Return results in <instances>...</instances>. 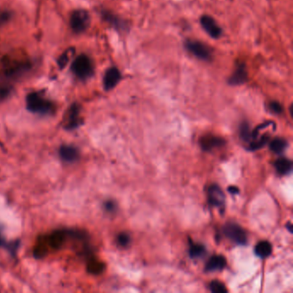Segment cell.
Instances as JSON below:
<instances>
[{"mask_svg": "<svg viewBox=\"0 0 293 293\" xmlns=\"http://www.w3.org/2000/svg\"><path fill=\"white\" fill-rule=\"evenodd\" d=\"M28 110L40 114H51L55 111L54 104L38 93H31L27 96Z\"/></svg>", "mask_w": 293, "mask_h": 293, "instance_id": "6da1fadb", "label": "cell"}, {"mask_svg": "<svg viewBox=\"0 0 293 293\" xmlns=\"http://www.w3.org/2000/svg\"><path fill=\"white\" fill-rule=\"evenodd\" d=\"M73 73L81 79H86L93 73V64L87 55H80L74 59L72 65Z\"/></svg>", "mask_w": 293, "mask_h": 293, "instance_id": "7a4b0ae2", "label": "cell"}, {"mask_svg": "<svg viewBox=\"0 0 293 293\" xmlns=\"http://www.w3.org/2000/svg\"><path fill=\"white\" fill-rule=\"evenodd\" d=\"M91 22V18L88 12L84 10H77L74 11L71 16V27L76 33H82L88 29Z\"/></svg>", "mask_w": 293, "mask_h": 293, "instance_id": "3957f363", "label": "cell"}, {"mask_svg": "<svg viewBox=\"0 0 293 293\" xmlns=\"http://www.w3.org/2000/svg\"><path fill=\"white\" fill-rule=\"evenodd\" d=\"M187 51L201 60H210L212 58V50L205 44L197 40H187L186 42Z\"/></svg>", "mask_w": 293, "mask_h": 293, "instance_id": "277c9868", "label": "cell"}, {"mask_svg": "<svg viewBox=\"0 0 293 293\" xmlns=\"http://www.w3.org/2000/svg\"><path fill=\"white\" fill-rule=\"evenodd\" d=\"M224 233L228 238L231 239V241L244 245L247 242V235L243 229L240 225L237 224H227L224 227Z\"/></svg>", "mask_w": 293, "mask_h": 293, "instance_id": "5b68a950", "label": "cell"}, {"mask_svg": "<svg viewBox=\"0 0 293 293\" xmlns=\"http://www.w3.org/2000/svg\"><path fill=\"white\" fill-rule=\"evenodd\" d=\"M201 23L202 28L212 38L218 39L221 37L222 30L213 18H211L209 16H203L201 19Z\"/></svg>", "mask_w": 293, "mask_h": 293, "instance_id": "8992f818", "label": "cell"}, {"mask_svg": "<svg viewBox=\"0 0 293 293\" xmlns=\"http://www.w3.org/2000/svg\"><path fill=\"white\" fill-rule=\"evenodd\" d=\"M209 201L211 205L216 206L220 210H224L225 204V196L224 192L217 185H212L209 187L208 190Z\"/></svg>", "mask_w": 293, "mask_h": 293, "instance_id": "52a82bcc", "label": "cell"}, {"mask_svg": "<svg viewBox=\"0 0 293 293\" xmlns=\"http://www.w3.org/2000/svg\"><path fill=\"white\" fill-rule=\"evenodd\" d=\"M121 73L117 68H115V67L110 68L107 71L106 73L104 75V78H103L104 88L106 91L112 90L117 85L118 83L121 80Z\"/></svg>", "mask_w": 293, "mask_h": 293, "instance_id": "ba28073f", "label": "cell"}, {"mask_svg": "<svg viewBox=\"0 0 293 293\" xmlns=\"http://www.w3.org/2000/svg\"><path fill=\"white\" fill-rule=\"evenodd\" d=\"M247 70L243 63H239L235 70L234 73L230 77L229 84L232 85H239L244 84L247 81Z\"/></svg>", "mask_w": 293, "mask_h": 293, "instance_id": "9c48e42d", "label": "cell"}, {"mask_svg": "<svg viewBox=\"0 0 293 293\" xmlns=\"http://www.w3.org/2000/svg\"><path fill=\"white\" fill-rule=\"evenodd\" d=\"M80 108L77 104H73L70 108L67 118V125L66 128L68 129H75L79 127L80 125Z\"/></svg>", "mask_w": 293, "mask_h": 293, "instance_id": "30bf717a", "label": "cell"}, {"mask_svg": "<svg viewBox=\"0 0 293 293\" xmlns=\"http://www.w3.org/2000/svg\"><path fill=\"white\" fill-rule=\"evenodd\" d=\"M59 156L64 161L73 163L77 161L79 157V152L76 147L70 145H65L59 149Z\"/></svg>", "mask_w": 293, "mask_h": 293, "instance_id": "8fae6325", "label": "cell"}, {"mask_svg": "<svg viewBox=\"0 0 293 293\" xmlns=\"http://www.w3.org/2000/svg\"><path fill=\"white\" fill-rule=\"evenodd\" d=\"M226 265V259L222 256H214L205 265V270L208 272L222 270Z\"/></svg>", "mask_w": 293, "mask_h": 293, "instance_id": "7c38bea8", "label": "cell"}, {"mask_svg": "<svg viewBox=\"0 0 293 293\" xmlns=\"http://www.w3.org/2000/svg\"><path fill=\"white\" fill-rule=\"evenodd\" d=\"M224 144V139H221L220 137H215V136H207L201 140V145L202 149L204 150H212L215 147L223 146Z\"/></svg>", "mask_w": 293, "mask_h": 293, "instance_id": "4fadbf2b", "label": "cell"}, {"mask_svg": "<svg viewBox=\"0 0 293 293\" xmlns=\"http://www.w3.org/2000/svg\"><path fill=\"white\" fill-rule=\"evenodd\" d=\"M66 235L65 231H55L49 236L48 245L53 249H59L63 245V242L66 239Z\"/></svg>", "mask_w": 293, "mask_h": 293, "instance_id": "5bb4252c", "label": "cell"}, {"mask_svg": "<svg viewBox=\"0 0 293 293\" xmlns=\"http://www.w3.org/2000/svg\"><path fill=\"white\" fill-rule=\"evenodd\" d=\"M275 166L280 175H287L293 169L292 162L285 158H278V160L275 162Z\"/></svg>", "mask_w": 293, "mask_h": 293, "instance_id": "9a60e30c", "label": "cell"}, {"mask_svg": "<svg viewBox=\"0 0 293 293\" xmlns=\"http://www.w3.org/2000/svg\"><path fill=\"white\" fill-rule=\"evenodd\" d=\"M256 254L260 258H267L272 253V245L267 241H261L256 246Z\"/></svg>", "mask_w": 293, "mask_h": 293, "instance_id": "2e32d148", "label": "cell"}, {"mask_svg": "<svg viewBox=\"0 0 293 293\" xmlns=\"http://www.w3.org/2000/svg\"><path fill=\"white\" fill-rule=\"evenodd\" d=\"M286 146H287V143H286L285 139L277 138V139H274L272 141L271 144H270V149L275 153L280 154V153H282L284 150H286Z\"/></svg>", "mask_w": 293, "mask_h": 293, "instance_id": "e0dca14e", "label": "cell"}, {"mask_svg": "<svg viewBox=\"0 0 293 293\" xmlns=\"http://www.w3.org/2000/svg\"><path fill=\"white\" fill-rule=\"evenodd\" d=\"M74 53H75V50H74L73 48H69L66 51L64 52L62 55H60V57L58 59V65H59L60 68H64V67H66L67 66V64L69 63L70 59L73 58Z\"/></svg>", "mask_w": 293, "mask_h": 293, "instance_id": "ac0fdd59", "label": "cell"}, {"mask_svg": "<svg viewBox=\"0 0 293 293\" xmlns=\"http://www.w3.org/2000/svg\"><path fill=\"white\" fill-rule=\"evenodd\" d=\"M204 253H205V248L200 244H193L189 249V256L193 259L201 256Z\"/></svg>", "mask_w": 293, "mask_h": 293, "instance_id": "d6986e66", "label": "cell"}, {"mask_svg": "<svg viewBox=\"0 0 293 293\" xmlns=\"http://www.w3.org/2000/svg\"><path fill=\"white\" fill-rule=\"evenodd\" d=\"M104 269V265L98 260H92L88 266V271L92 274H99Z\"/></svg>", "mask_w": 293, "mask_h": 293, "instance_id": "ffe728a7", "label": "cell"}, {"mask_svg": "<svg viewBox=\"0 0 293 293\" xmlns=\"http://www.w3.org/2000/svg\"><path fill=\"white\" fill-rule=\"evenodd\" d=\"M210 290L214 293H226L227 289L223 283L218 280H213L210 284Z\"/></svg>", "mask_w": 293, "mask_h": 293, "instance_id": "44dd1931", "label": "cell"}, {"mask_svg": "<svg viewBox=\"0 0 293 293\" xmlns=\"http://www.w3.org/2000/svg\"><path fill=\"white\" fill-rule=\"evenodd\" d=\"M241 137L245 141H249V139H252V132H250L249 126L246 123L241 127Z\"/></svg>", "mask_w": 293, "mask_h": 293, "instance_id": "7402d4cb", "label": "cell"}, {"mask_svg": "<svg viewBox=\"0 0 293 293\" xmlns=\"http://www.w3.org/2000/svg\"><path fill=\"white\" fill-rule=\"evenodd\" d=\"M118 243L122 247H126L129 244L130 242V237L127 233H121L118 236Z\"/></svg>", "mask_w": 293, "mask_h": 293, "instance_id": "603a6c76", "label": "cell"}, {"mask_svg": "<svg viewBox=\"0 0 293 293\" xmlns=\"http://www.w3.org/2000/svg\"><path fill=\"white\" fill-rule=\"evenodd\" d=\"M269 107H270V110L275 114H281L282 113V106L277 102H273V103H270Z\"/></svg>", "mask_w": 293, "mask_h": 293, "instance_id": "cb8c5ba5", "label": "cell"}, {"mask_svg": "<svg viewBox=\"0 0 293 293\" xmlns=\"http://www.w3.org/2000/svg\"><path fill=\"white\" fill-rule=\"evenodd\" d=\"M105 207H106L107 211L113 212V211H114V208H115V205H114L113 202H107L106 204H105Z\"/></svg>", "mask_w": 293, "mask_h": 293, "instance_id": "d4e9b609", "label": "cell"}, {"mask_svg": "<svg viewBox=\"0 0 293 293\" xmlns=\"http://www.w3.org/2000/svg\"><path fill=\"white\" fill-rule=\"evenodd\" d=\"M229 192L232 193V194H238V188L235 187H229Z\"/></svg>", "mask_w": 293, "mask_h": 293, "instance_id": "484cf974", "label": "cell"}, {"mask_svg": "<svg viewBox=\"0 0 293 293\" xmlns=\"http://www.w3.org/2000/svg\"><path fill=\"white\" fill-rule=\"evenodd\" d=\"M4 245V241L3 238H2V236L0 234V246Z\"/></svg>", "mask_w": 293, "mask_h": 293, "instance_id": "4316f807", "label": "cell"}]
</instances>
